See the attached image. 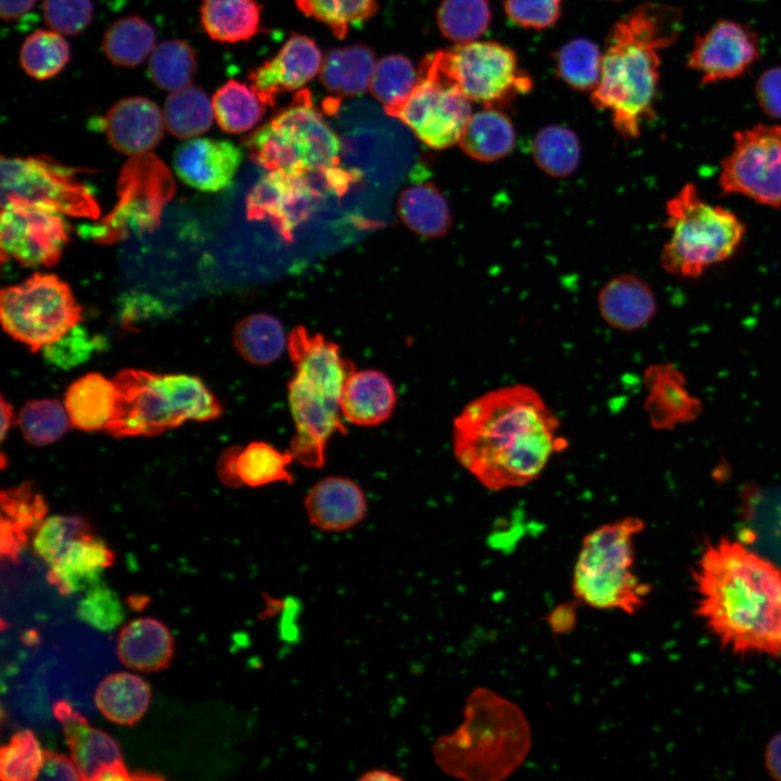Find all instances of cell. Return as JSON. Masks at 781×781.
Returning <instances> with one entry per match:
<instances>
[{
	"mask_svg": "<svg viewBox=\"0 0 781 781\" xmlns=\"http://www.w3.org/2000/svg\"><path fill=\"white\" fill-rule=\"evenodd\" d=\"M560 422L541 395L526 384L488 390L453 420L452 450L484 487L499 491L535 481L564 447Z\"/></svg>",
	"mask_w": 781,
	"mask_h": 781,
	"instance_id": "6da1fadb",
	"label": "cell"
},
{
	"mask_svg": "<svg viewBox=\"0 0 781 781\" xmlns=\"http://www.w3.org/2000/svg\"><path fill=\"white\" fill-rule=\"evenodd\" d=\"M695 616L735 655L781 656V569L740 541L707 545L691 572Z\"/></svg>",
	"mask_w": 781,
	"mask_h": 781,
	"instance_id": "7a4b0ae2",
	"label": "cell"
},
{
	"mask_svg": "<svg viewBox=\"0 0 781 781\" xmlns=\"http://www.w3.org/2000/svg\"><path fill=\"white\" fill-rule=\"evenodd\" d=\"M681 28V11L656 2L637 7L611 28L600 79L590 99L597 108L611 113L615 129L624 137H638L641 125L654 117L658 51L673 44Z\"/></svg>",
	"mask_w": 781,
	"mask_h": 781,
	"instance_id": "3957f363",
	"label": "cell"
},
{
	"mask_svg": "<svg viewBox=\"0 0 781 781\" xmlns=\"http://www.w3.org/2000/svg\"><path fill=\"white\" fill-rule=\"evenodd\" d=\"M530 727L522 709L490 689L475 688L466 697L463 721L432 746L435 764L465 781H502L526 759Z\"/></svg>",
	"mask_w": 781,
	"mask_h": 781,
	"instance_id": "277c9868",
	"label": "cell"
},
{
	"mask_svg": "<svg viewBox=\"0 0 781 781\" xmlns=\"http://www.w3.org/2000/svg\"><path fill=\"white\" fill-rule=\"evenodd\" d=\"M286 347L295 370L287 383L295 424L290 451L300 464L320 468L330 437L335 432L345 433L340 401L355 366L342 356L336 344L303 327L290 333Z\"/></svg>",
	"mask_w": 781,
	"mask_h": 781,
	"instance_id": "5b68a950",
	"label": "cell"
},
{
	"mask_svg": "<svg viewBox=\"0 0 781 781\" xmlns=\"http://www.w3.org/2000/svg\"><path fill=\"white\" fill-rule=\"evenodd\" d=\"M113 381L116 405L105 431L114 437L154 436L188 420L221 414L218 400L193 375L125 369Z\"/></svg>",
	"mask_w": 781,
	"mask_h": 781,
	"instance_id": "8992f818",
	"label": "cell"
},
{
	"mask_svg": "<svg viewBox=\"0 0 781 781\" xmlns=\"http://www.w3.org/2000/svg\"><path fill=\"white\" fill-rule=\"evenodd\" d=\"M641 518L626 516L587 534L574 566L575 599L598 610L637 613L651 591L632 571L633 540L643 530Z\"/></svg>",
	"mask_w": 781,
	"mask_h": 781,
	"instance_id": "52a82bcc",
	"label": "cell"
},
{
	"mask_svg": "<svg viewBox=\"0 0 781 781\" xmlns=\"http://www.w3.org/2000/svg\"><path fill=\"white\" fill-rule=\"evenodd\" d=\"M666 215L670 236L663 247L661 264L677 277H700L710 266L730 258L745 235L737 215L707 203L693 183L684 184L667 202Z\"/></svg>",
	"mask_w": 781,
	"mask_h": 781,
	"instance_id": "ba28073f",
	"label": "cell"
},
{
	"mask_svg": "<svg viewBox=\"0 0 781 781\" xmlns=\"http://www.w3.org/2000/svg\"><path fill=\"white\" fill-rule=\"evenodd\" d=\"M440 76L471 102L502 108L533 88L515 52L496 41H470L428 54Z\"/></svg>",
	"mask_w": 781,
	"mask_h": 781,
	"instance_id": "9c48e42d",
	"label": "cell"
},
{
	"mask_svg": "<svg viewBox=\"0 0 781 781\" xmlns=\"http://www.w3.org/2000/svg\"><path fill=\"white\" fill-rule=\"evenodd\" d=\"M81 312L68 284L52 273L36 272L3 287L0 295L3 330L31 351L64 336L81 320Z\"/></svg>",
	"mask_w": 781,
	"mask_h": 781,
	"instance_id": "30bf717a",
	"label": "cell"
},
{
	"mask_svg": "<svg viewBox=\"0 0 781 781\" xmlns=\"http://www.w3.org/2000/svg\"><path fill=\"white\" fill-rule=\"evenodd\" d=\"M174 194V179L164 163L151 153L135 155L120 171L116 205L95 225L85 227V234L97 243L112 244L130 232L153 231Z\"/></svg>",
	"mask_w": 781,
	"mask_h": 781,
	"instance_id": "8fae6325",
	"label": "cell"
},
{
	"mask_svg": "<svg viewBox=\"0 0 781 781\" xmlns=\"http://www.w3.org/2000/svg\"><path fill=\"white\" fill-rule=\"evenodd\" d=\"M21 202L72 217L98 219L99 204L71 168L40 155L1 156V206Z\"/></svg>",
	"mask_w": 781,
	"mask_h": 781,
	"instance_id": "7c38bea8",
	"label": "cell"
},
{
	"mask_svg": "<svg viewBox=\"0 0 781 781\" xmlns=\"http://www.w3.org/2000/svg\"><path fill=\"white\" fill-rule=\"evenodd\" d=\"M405 124L432 149H446L459 142L471 116V101L444 79L430 55L421 62L418 82L397 106L384 110Z\"/></svg>",
	"mask_w": 781,
	"mask_h": 781,
	"instance_id": "4fadbf2b",
	"label": "cell"
},
{
	"mask_svg": "<svg viewBox=\"0 0 781 781\" xmlns=\"http://www.w3.org/2000/svg\"><path fill=\"white\" fill-rule=\"evenodd\" d=\"M719 185L725 194L781 207V126L758 124L735 132L721 162Z\"/></svg>",
	"mask_w": 781,
	"mask_h": 781,
	"instance_id": "5bb4252c",
	"label": "cell"
},
{
	"mask_svg": "<svg viewBox=\"0 0 781 781\" xmlns=\"http://www.w3.org/2000/svg\"><path fill=\"white\" fill-rule=\"evenodd\" d=\"M284 157L306 174L324 172L338 164L341 142L307 89L266 124Z\"/></svg>",
	"mask_w": 781,
	"mask_h": 781,
	"instance_id": "9a60e30c",
	"label": "cell"
},
{
	"mask_svg": "<svg viewBox=\"0 0 781 781\" xmlns=\"http://www.w3.org/2000/svg\"><path fill=\"white\" fill-rule=\"evenodd\" d=\"M61 215L21 202L1 206L2 256L26 266L55 265L68 240L67 225Z\"/></svg>",
	"mask_w": 781,
	"mask_h": 781,
	"instance_id": "2e32d148",
	"label": "cell"
},
{
	"mask_svg": "<svg viewBox=\"0 0 781 781\" xmlns=\"http://www.w3.org/2000/svg\"><path fill=\"white\" fill-rule=\"evenodd\" d=\"M759 57L756 34L738 22L718 21L697 35L687 66L709 84L741 76Z\"/></svg>",
	"mask_w": 781,
	"mask_h": 781,
	"instance_id": "e0dca14e",
	"label": "cell"
},
{
	"mask_svg": "<svg viewBox=\"0 0 781 781\" xmlns=\"http://www.w3.org/2000/svg\"><path fill=\"white\" fill-rule=\"evenodd\" d=\"M318 196L307 175L268 171L247 196V217L270 219L279 232L290 239L292 230L311 212Z\"/></svg>",
	"mask_w": 781,
	"mask_h": 781,
	"instance_id": "ac0fdd59",
	"label": "cell"
},
{
	"mask_svg": "<svg viewBox=\"0 0 781 781\" xmlns=\"http://www.w3.org/2000/svg\"><path fill=\"white\" fill-rule=\"evenodd\" d=\"M54 714L62 722L72 759L81 780H131L118 744L107 733L91 727L65 702L54 705Z\"/></svg>",
	"mask_w": 781,
	"mask_h": 781,
	"instance_id": "d6986e66",
	"label": "cell"
},
{
	"mask_svg": "<svg viewBox=\"0 0 781 781\" xmlns=\"http://www.w3.org/2000/svg\"><path fill=\"white\" fill-rule=\"evenodd\" d=\"M322 54L313 40L293 35L281 50L248 75L251 87L267 104L284 91L299 89L321 69Z\"/></svg>",
	"mask_w": 781,
	"mask_h": 781,
	"instance_id": "ffe728a7",
	"label": "cell"
},
{
	"mask_svg": "<svg viewBox=\"0 0 781 781\" xmlns=\"http://www.w3.org/2000/svg\"><path fill=\"white\" fill-rule=\"evenodd\" d=\"M242 158V151L229 141L195 137L177 148L174 168L185 184L218 192L232 182Z\"/></svg>",
	"mask_w": 781,
	"mask_h": 781,
	"instance_id": "44dd1931",
	"label": "cell"
},
{
	"mask_svg": "<svg viewBox=\"0 0 781 781\" xmlns=\"http://www.w3.org/2000/svg\"><path fill=\"white\" fill-rule=\"evenodd\" d=\"M644 410L651 425L668 431L694 421L702 405L687 387L684 376L670 363L649 366L643 373Z\"/></svg>",
	"mask_w": 781,
	"mask_h": 781,
	"instance_id": "7402d4cb",
	"label": "cell"
},
{
	"mask_svg": "<svg viewBox=\"0 0 781 781\" xmlns=\"http://www.w3.org/2000/svg\"><path fill=\"white\" fill-rule=\"evenodd\" d=\"M108 142L126 155L149 153L164 135V115L144 97H130L115 103L103 119Z\"/></svg>",
	"mask_w": 781,
	"mask_h": 781,
	"instance_id": "603a6c76",
	"label": "cell"
},
{
	"mask_svg": "<svg viewBox=\"0 0 781 781\" xmlns=\"http://www.w3.org/2000/svg\"><path fill=\"white\" fill-rule=\"evenodd\" d=\"M310 523L327 532H343L356 526L366 515L367 501L351 479L329 476L315 484L305 498Z\"/></svg>",
	"mask_w": 781,
	"mask_h": 781,
	"instance_id": "cb8c5ba5",
	"label": "cell"
},
{
	"mask_svg": "<svg viewBox=\"0 0 781 781\" xmlns=\"http://www.w3.org/2000/svg\"><path fill=\"white\" fill-rule=\"evenodd\" d=\"M114 554L92 530L72 540L50 565L48 579L61 593L87 591L102 581L104 569L113 564Z\"/></svg>",
	"mask_w": 781,
	"mask_h": 781,
	"instance_id": "d4e9b609",
	"label": "cell"
},
{
	"mask_svg": "<svg viewBox=\"0 0 781 781\" xmlns=\"http://www.w3.org/2000/svg\"><path fill=\"white\" fill-rule=\"evenodd\" d=\"M397 396L387 375L376 370L354 371L341 395L342 417L349 423L373 426L392 414Z\"/></svg>",
	"mask_w": 781,
	"mask_h": 781,
	"instance_id": "484cf974",
	"label": "cell"
},
{
	"mask_svg": "<svg viewBox=\"0 0 781 781\" xmlns=\"http://www.w3.org/2000/svg\"><path fill=\"white\" fill-rule=\"evenodd\" d=\"M598 302L604 321L622 331L644 327L656 312L655 294L651 286L629 273L611 279L601 289Z\"/></svg>",
	"mask_w": 781,
	"mask_h": 781,
	"instance_id": "4316f807",
	"label": "cell"
},
{
	"mask_svg": "<svg viewBox=\"0 0 781 781\" xmlns=\"http://www.w3.org/2000/svg\"><path fill=\"white\" fill-rule=\"evenodd\" d=\"M174 641L168 628L154 618H137L128 623L117 639V655L127 667L157 671L168 666Z\"/></svg>",
	"mask_w": 781,
	"mask_h": 781,
	"instance_id": "83f0119b",
	"label": "cell"
},
{
	"mask_svg": "<svg viewBox=\"0 0 781 781\" xmlns=\"http://www.w3.org/2000/svg\"><path fill=\"white\" fill-rule=\"evenodd\" d=\"M116 405V385L100 373H88L69 385L64 406L72 426L81 431L105 430Z\"/></svg>",
	"mask_w": 781,
	"mask_h": 781,
	"instance_id": "f1b7e54d",
	"label": "cell"
},
{
	"mask_svg": "<svg viewBox=\"0 0 781 781\" xmlns=\"http://www.w3.org/2000/svg\"><path fill=\"white\" fill-rule=\"evenodd\" d=\"M514 142L511 119L495 107L471 114L459 140L463 152L479 162H495L507 156Z\"/></svg>",
	"mask_w": 781,
	"mask_h": 781,
	"instance_id": "f546056e",
	"label": "cell"
},
{
	"mask_svg": "<svg viewBox=\"0 0 781 781\" xmlns=\"http://www.w3.org/2000/svg\"><path fill=\"white\" fill-rule=\"evenodd\" d=\"M260 11L256 0H203L201 24L212 39L234 43L260 31Z\"/></svg>",
	"mask_w": 781,
	"mask_h": 781,
	"instance_id": "4dcf8cb0",
	"label": "cell"
},
{
	"mask_svg": "<svg viewBox=\"0 0 781 781\" xmlns=\"http://www.w3.org/2000/svg\"><path fill=\"white\" fill-rule=\"evenodd\" d=\"M151 699L149 683L129 673L104 678L95 690L94 702L101 714L120 725H133L145 714Z\"/></svg>",
	"mask_w": 781,
	"mask_h": 781,
	"instance_id": "1f68e13d",
	"label": "cell"
},
{
	"mask_svg": "<svg viewBox=\"0 0 781 781\" xmlns=\"http://www.w3.org/2000/svg\"><path fill=\"white\" fill-rule=\"evenodd\" d=\"M375 65L373 52L363 44L335 49L322 62L320 80L336 95H358L370 89Z\"/></svg>",
	"mask_w": 781,
	"mask_h": 781,
	"instance_id": "d6a6232c",
	"label": "cell"
},
{
	"mask_svg": "<svg viewBox=\"0 0 781 781\" xmlns=\"http://www.w3.org/2000/svg\"><path fill=\"white\" fill-rule=\"evenodd\" d=\"M398 212L405 225L424 238L441 236L451 226L448 203L432 182L405 189L399 195Z\"/></svg>",
	"mask_w": 781,
	"mask_h": 781,
	"instance_id": "836d02e7",
	"label": "cell"
},
{
	"mask_svg": "<svg viewBox=\"0 0 781 781\" xmlns=\"http://www.w3.org/2000/svg\"><path fill=\"white\" fill-rule=\"evenodd\" d=\"M233 343L247 362L266 366L282 355L287 338L277 318L267 313H255L245 317L235 325Z\"/></svg>",
	"mask_w": 781,
	"mask_h": 781,
	"instance_id": "e575fe53",
	"label": "cell"
},
{
	"mask_svg": "<svg viewBox=\"0 0 781 781\" xmlns=\"http://www.w3.org/2000/svg\"><path fill=\"white\" fill-rule=\"evenodd\" d=\"M218 126L229 133L254 128L266 112V103L253 88L238 80H229L212 98Z\"/></svg>",
	"mask_w": 781,
	"mask_h": 781,
	"instance_id": "d590c367",
	"label": "cell"
},
{
	"mask_svg": "<svg viewBox=\"0 0 781 781\" xmlns=\"http://www.w3.org/2000/svg\"><path fill=\"white\" fill-rule=\"evenodd\" d=\"M163 115L167 130L181 139H192L206 132L215 118L212 99L201 88L191 85L167 97Z\"/></svg>",
	"mask_w": 781,
	"mask_h": 781,
	"instance_id": "8d00e7d4",
	"label": "cell"
},
{
	"mask_svg": "<svg viewBox=\"0 0 781 781\" xmlns=\"http://www.w3.org/2000/svg\"><path fill=\"white\" fill-rule=\"evenodd\" d=\"M154 48L155 31L139 16L117 20L105 31L102 40L106 59L114 65L124 67L142 63Z\"/></svg>",
	"mask_w": 781,
	"mask_h": 781,
	"instance_id": "74e56055",
	"label": "cell"
},
{
	"mask_svg": "<svg viewBox=\"0 0 781 781\" xmlns=\"http://www.w3.org/2000/svg\"><path fill=\"white\" fill-rule=\"evenodd\" d=\"M533 156L537 166L547 175L566 177L579 165L580 143L571 129L550 125L535 136Z\"/></svg>",
	"mask_w": 781,
	"mask_h": 781,
	"instance_id": "f35d334b",
	"label": "cell"
},
{
	"mask_svg": "<svg viewBox=\"0 0 781 781\" xmlns=\"http://www.w3.org/2000/svg\"><path fill=\"white\" fill-rule=\"evenodd\" d=\"M195 71V51L183 40L161 42L150 54V77L163 90L172 92L190 86Z\"/></svg>",
	"mask_w": 781,
	"mask_h": 781,
	"instance_id": "ab89813d",
	"label": "cell"
},
{
	"mask_svg": "<svg viewBox=\"0 0 781 781\" xmlns=\"http://www.w3.org/2000/svg\"><path fill=\"white\" fill-rule=\"evenodd\" d=\"M294 460L291 451L282 452L265 441H253L236 457V474L242 485L264 486L293 481L287 466Z\"/></svg>",
	"mask_w": 781,
	"mask_h": 781,
	"instance_id": "60d3db41",
	"label": "cell"
},
{
	"mask_svg": "<svg viewBox=\"0 0 781 781\" xmlns=\"http://www.w3.org/2000/svg\"><path fill=\"white\" fill-rule=\"evenodd\" d=\"M71 49L62 34L39 29L27 36L20 51L24 72L39 80L59 74L68 63Z\"/></svg>",
	"mask_w": 781,
	"mask_h": 781,
	"instance_id": "b9f144b4",
	"label": "cell"
},
{
	"mask_svg": "<svg viewBox=\"0 0 781 781\" xmlns=\"http://www.w3.org/2000/svg\"><path fill=\"white\" fill-rule=\"evenodd\" d=\"M602 53L598 46L586 38H575L555 55L556 75L569 87L593 90L601 74Z\"/></svg>",
	"mask_w": 781,
	"mask_h": 781,
	"instance_id": "7bdbcfd3",
	"label": "cell"
},
{
	"mask_svg": "<svg viewBox=\"0 0 781 781\" xmlns=\"http://www.w3.org/2000/svg\"><path fill=\"white\" fill-rule=\"evenodd\" d=\"M491 20L487 0H443L437 10V25L451 41L464 43L482 36Z\"/></svg>",
	"mask_w": 781,
	"mask_h": 781,
	"instance_id": "ee69618b",
	"label": "cell"
},
{
	"mask_svg": "<svg viewBox=\"0 0 781 781\" xmlns=\"http://www.w3.org/2000/svg\"><path fill=\"white\" fill-rule=\"evenodd\" d=\"M24 438L34 446L59 440L72 425L65 406L55 399L30 400L18 414Z\"/></svg>",
	"mask_w": 781,
	"mask_h": 781,
	"instance_id": "f6af8a7d",
	"label": "cell"
},
{
	"mask_svg": "<svg viewBox=\"0 0 781 781\" xmlns=\"http://www.w3.org/2000/svg\"><path fill=\"white\" fill-rule=\"evenodd\" d=\"M418 82V72L407 57L389 54L381 59L371 79L373 97L388 110L400 104Z\"/></svg>",
	"mask_w": 781,
	"mask_h": 781,
	"instance_id": "bcb514c9",
	"label": "cell"
},
{
	"mask_svg": "<svg viewBox=\"0 0 781 781\" xmlns=\"http://www.w3.org/2000/svg\"><path fill=\"white\" fill-rule=\"evenodd\" d=\"M297 8L309 17L325 24L337 38H344L350 26L371 17L376 0H295Z\"/></svg>",
	"mask_w": 781,
	"mask_h": 781,
	"instance_id": "7dc6e473",
	"label": "cell"
},
{
	"mask_svg": "<svg viewBox=\"0 0 781 781\" xmlns=\"http://www.w3.org/2000/svg\"><path fill=\"white\" fill-rule=\"evenodd\" d=\"M43 760V751L29 730L15 733L0 752V778L4 781L36 780Z\"/></svg>",
	"mask_w": 781,
	"mask_h": 781,
	"instance_id": "c3c4849f",
	"label": "cell"
},
{
	"mask_svg": "<svg viewBox=\"0 0 781 781\" xmlns=\"http://www.w3.org/2000/svg\"><path fill=\"white\" fill-rule=\"evenodd\" d=\"M90 530L89 524L77 516L54 515L48 517L35 529L34 550L38 556L51 565L72 540Z\"/></svg>",
	"mask_w": 781,
	"mask_h": 781,
	"instance_id": "681fc988",
	"label": "cell"
},
{
	"mask_svg": "<svg viewBox=\"0 0 781 781\" xmlns=\"http://www.w3.org/2000/svg\"><path fill=\"white\" fill-rule=\"evenodd\" d=\"M77 614L88 625L112 631L123 622L125 611L116 593L101 581L86 591L78 603Z\"/></svg>",
	"mask_w": 781,
	"mask_h": 781,
	"instance_id": "f907efd6",
	"label": "cell"
},
{
	"mask_svg": "<svg viewBox=\"0 0 781 781\" xmlns=\"http://www.w3.org/2000/svg\"><path fill=\"white\" fill-rule=\"evenodd\" d=\"M2 520L21 530L37 527L47 512V505L39 495L33 494L29 486L2 491Z\"/></svg>",
	"mask_w": 781,
	"mask_h": 781,
	"instance_id": "816d5d0a",
	"label": "cell"
},
{
	"mask_svg": "<svg viewBox=\"0 0 781 781\" xmlns=\"http://www.w3.org/2000/svg\"><path fill=\"white\" fill-rule=\"evenodd\" d=\"M42 13L52 30L75 36L90 24L93 5L91 0H43Z\"/></svg>",
	"mask_w": 781,
	"mask_h": 781,
	"instance_id": "f5cc1de1",
	"label": "cell"
},
{
	"mask_svg": "<svg viewBox=\"0 0 781 781\" xmlns=\"http://www.w3.org/2000/svg\"><path fill=\"white\" fill-rule=\"evenodd\" d=\"M97 346V340L89 337L88 333L77 324L60 340L42 349L48 362L67 370L87 361Z\"/></svg>",
	"mask_w": 781,
	"mask_h": 781,
	"instance_id": "db71d44e",
	"label": "cell"
},
{
	"mask_svg": "<svg viewBox=\"0 0 781 781\" xmlns=\"http://www.w3.org/2000/svg\"><path fill=\"white\" fill-rule=\"evenodd\" d=\"M562 0H504L508 17L516 25L530 29H545L559 20Z\"/></svg>",
	"mask_w": 781,
	"mask_h": 781,
	"instance_id": "11a10c76",
	"label": "cell"
},
{
	"mask_svg": "<svg viewBox=\"0 0 781 781\" xmlns=\"http://www.w3.org/2000/svg\"><path fill=\"white\" fill-rule=\"evenodd\" d=\"M755 93L767 115L781 118V67L765 71L756 81Z\"/></svg>",
	"mask_w": 781,
	"mask_h": 781,
	"instance_id": "9f6ffc18",
	"label": "cell"
},
{
	"mask_svg": "<svg viewBox=\"0 0 781 781\" xmlns=\"http://www.w3.org/2000/svg\"><path fill=\"white\" fill-rule=\"evenodd\" d=\"M36 780H81L73 759L52 751H43V760Z\"/></svg>",
	"mask_w": 781,
	"mask_h": 781,
	"instance_id": "6f0895ef",
	"label": "cell"
},
{
	"mask_svg": "<svg viewBox=\"0 0 781 781\" xmlns=\"http://www.w3.org/2000/svg\"><path fill=\"white\" fill-rule=\"evenodd\" d=\"M546 620L554 633L572 632L577 624V603L568 601L556 605L547 615Z\"/></svg>",
	"mask_w": 781,
	"mask_h": 781,
	"instance_id": "680465c9",
	"label": "cell"
},
{
	"mask_svg": "<svg viewBox=\"0 0 781 781\" xmlns=\"http://www.w3.org/2000/svg\"><path fill=\"white\" fill-rule=\"evenodd\" d=\"M241 448L231 447L222 452L217 462V474L219 479L227 486L238 487L242 485L236 474V457Z\"/></svg>",
	"mask_w": 781,
	"mask_h": 781,
	"instance_id": "91938a15",
	"label": "cell"
},
{
	"mask_svg": "<svg viewBox=\"0 0 781 781\" xmlns=\"http://www.w3.org/2000/svg\"><path fill=\"white\" fill-rule=\"evenodd\" d=\"M765 767L772 779L781 781V732L767 744Z\"/></svg>",
	"mask_w": 781,
	"mask_h": 781,
	"instance_id": "94428289",
	"label": "cell"
},
{
	"mask_svg": "<svg viewBox=\"0 0 781 781\" xmlns=\"http://www.w3.org/2000/svg\"><path fill=\"white\" fill-rule=\"evenodd\" d=\"M36 0H0V15L3 21H14L27 12L35 5Z\"/></svg>",
	"mask_w": 781,
	"mask_h": 781,
	"instance_id": "6125c7cd",
	"label": "cell"
},
{
	"mask_svg": "<svg viewBox=\"0 0 781 781\" xmlns=\"http://www.w3.org/2000/svg\"><path fill=\"white\" fill-rule=\"evenodd\" d=\"M359 780L362 781H398L402 780V778L389 770L386 769H371L366 771L361 774Z\"/></svg>",
	"mask_w": 781,
	"mask_h": 781,
	"instance_id": "be15d7a7",
	"label": "cell"
},
{
	"mask_svg": "<svg viewBox=\"0 0 781 781\" xmlns=\"http://www.w3.org/2000/svg\"><path fill=\"white\" fill-rule=\"evenodd\" d=\"M1 439L3 440L7 432L11 426V421L13 417L12 408L9 404L5 402L3 397L1 398Z\"/></svg>",
	"mask_w": 781,
	"mask_h": 781,
	"instance_id": "e7e4bbea",
	"label": "cell"
}]
</instances>
